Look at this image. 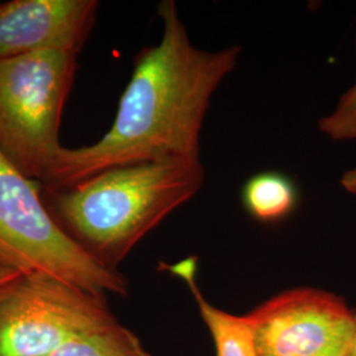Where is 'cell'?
I'll return each instance as SVG.
<instances>
[{"instance_id":"6da1fadb","label":"cell","mask_w":356,"mask_h":356,"mask_svg":"<svg viewBox=\"0 0 356 356\" xmlns=\"http://www.w3.org/2000/svg\"><path fill=\"white\" fill-rule=\"evenodd\" d=\"M157 13L161 40L136 54L111 127L94 144L64 148L41 185L44 191L72 188L114 166L201 159L207 110L220 83L235 70L242 48L213 51L195 47L175 0H163Z\"/></svg>"},{"instance_id":"7a4b0ae2","label":"cell","mask_w":356,"mask_h":356,"mask_svg":"<svg viewBox=\"0 0 356 356\" xmlns=\"http://www.w3.org/2000/svg\"><path fill=\"white\" fill-rule=\"evenodd\" d=\"M201 159L114 166L72 188L42 191L61 229L103 267L118 270L141 239L204 184Z\"/></svg>"},{"instance_id":"3957f363","label":"cell","mask_w":356,"mask_h":356,"mask_svg":"<svg viewBox=\"0 0 356 356\" xmlns=\"http://www.w3.org/2000/svg\"><path fill=\"white\" fill-rule=\"evenodd\" d=\"M76 72L70 51L0 60V152L40 185L64 151L58 135Z\"/></svg>"},{"instance_id":"277c9868","label":"cell","mask_w":356,"mask_h":356,"mask_svg":"<svg viewBox=\"0 0 356 356\" xmlns=\"http://www.w3.org/2000/svg\"><path fill=\"white\" fill-rule=\"evenodd\" d=\"M0 264L23 275H48L89 292L127 296L128 280L103 267L56 222L41 185L0 152Z\"/></svg>"},{"instance_id":"5b68a950","label":"cell","mask_w":356,"mask_h":356,"mask_svg":"<svg viewBox=\"0 0 356 356\" xmlns=\"http://www.w3.org/2000/svg\"><path fill=\"white\" fill-rule=\"evenodd\" d=\"M116 318L106 296L48 275H22L0 291V356H48Z\"/></svg>"},{"instance_id":"8992f818","label":"cell","mask_w":356,"mask_h":356,"mask_svg":"<svg viewBox=\"0 0 356 356\" xmlns=\"http://www.w3.org/2000/svg\"><path fill=\"white\" fill-rule=\"evenodd\" d=\"M257 356H347L356 312L310 286L284 291L247 314Z\"/></svg>"},{"instance_id":"52a82bcc","label":"cell","mask_w":356,"mask_h":356,"mask_svg":"<svg viewBox=\"0 0 356 356\" xmlns=\"http://www.w3.org/2000/svg\"><path fill=\"white\" fill-rule=\"evenodd\" d=\"M97 0H13L0 4V60L45 51L78 53L90 38Z\"/></svg>"},{"instance_id":"ba28073f","label":"cell","mask_w":356,"mask_h":356,"mask_svg":"<svg viewBox=\"0 0 356 356\" xmlns=\"http://www.w3.org/2000/svg\"><path fill=\"white\" fill-rule=\"evenodd\" d=\"M160 270H168L185 281L194 296L200 314L216 343V356H257L254 348V335L247 316H234L211 305L200 291L195 280L197 260L188 257L176 264L160 263Z\"/></svg>"},{"instance_id":"9c48e42d","label":"cell","mask_w":356,"mask_h":356,"mask_svg":"<svg viewBox=\"0 0 356 356\" xmlns=\"http://www.w3.org/2000/svg\"><path fill=\"white\" fill-rule=\"evenodd\" d=\"M300 191L292 178L276 170H266L248 178L242 188L244 210L261 223H277L294 213Z\"/></svg>"},{"instance_id":"30bf717a","label":"cell","mask_w":356,"mask_h":356,"mask_svg":"<svg viewBox=\"0 0 356 356\" xmlns=\"http://www.w3.org/2000/svg\"><path fill=\"white\" fill-rule=\"evenodd\" d=\"M48 356H152L139 337L115 318L88 331Z\"/></svg>"},{"instance_id":"8fae6325","label":"cell","mask_w":356,"mask_h":356,"mask_svg":"<svg viewBox=\"0 0 356 356\" xmlns=\"http://www.w3.org/2000/svg\"><path fill=\"white\" fill-rule=\"evenodd\" d=\"M318 129L337 143L356 141V78L355 82L341 95L330 114L319 119Z\"/></svg>"},{"instance_id":"7c38bea8","label":"cell","mask_w":356,"mask_h":356,"mask_svg":"<svg viewBox=\"0 0 356 356\" xmlns=\"http://www.w3.org/2000/svg\"><path fill=\"white\" fill-rule=\"evenodd\" d=\"M339 182L344 191L353 195H356V166L346 170Z\"/></svg>"},{"instance_id":"4fadbf2b","label":"cell","mask_w":356,"mask_h":356,"mask_svg":"<svg viewBox=\"0 0 356 356\" xmlns=\"http://www.w3.org/2000/svg\"><path fill=\"white\" fill-rule=\"evenodd\" d=\"M23 273L15 270L13 268L4 267L0 264V291L7 286L10 282L16 280L17 277H20Z\"/></svg>"},{"instance_id":"5bb4252c","label":"cell","mask_w":356,"mask_h":356,"mask_svg":"<svg viewBox=\"0 0 356 356\" xmlns=\"http://www.w3.org/2000/svg\"><path fill=\"white\" fill-rule=\"evenodd\" d=\"M347 356H356V323L355 332H354V337H353V342H351V346H350V348H348Z\"/></svg>"}]
</instances>
